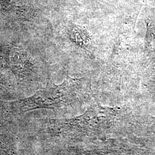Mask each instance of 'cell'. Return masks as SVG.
Segmentation results:
<instances>
[{
  "label": "cell",
  "mask_w": 155,
  "mask_h": 155,
  "mask_svg": "<svg viewBox=\"0 0 155 155\" xmlns=\"http://www.w3.org/2000/svg\"><path fill=\"white\" fill-rule=\"evenodd\" d=\"M68 33L72 43L81 48H87L91 44V39L88 32L79 25H70Z\"/></svg>",
  "instance_id": "cell-4"
},
{
  "label": "cell",
  "mask_w": 155,
  "mask_h": 155,
  "mask_svg": "<svg viewBox=\"0 0 155 155\" xmlns=\"http://www.w3.org/2000/svg\"><path fill=\"white\" fill-rule=\"evenodd\" d=\"M121 112V107L95 106L79 116L54 120L52 127L56 134L66 139L98 137L110 132L119 120Z\"/></svg>",
  "instance_id": "cell-1"
},
{
  "label": "cell",
  "mask_w": 155,
  "mask_h": 155,
  "mask_svg": "<svg viewBox=\"0 0 155 155\" xmlns=\"http://www.w3.org/2000/svg\"><path fill=\"white\" fill-rule=\"evenodd\" d=\"M84 155H147L143 150L127 144L109 143L94 150L83 152Z\"/></svg>",
  "instance_id": "cell-3"
},
{
  "label": "cell",
  "mask_w": 155,
  "mask_h": 155,
  "mask_svg": "<svg viewBox=\"0 0 155 155\" xmlns=\"http://www.w3.org/2000/svg\"><path fill=\"white\" fill-rule=\"evenodd\" d=\"M145 122L150 132L155 134V117H148Z\"/></svg>",
  "instance_id": "cell-5"
},
{
  "label": "cell",
  "mask_w": 155,
  "mask_h": 155,
  "mask_svg": "<svg viewBox=\"0 0 155 155\" xmlns=\"http://www.w3.org/2000/svg\"><path fill=\"white\" fill-rule=\"evenodd\" d=\"M84 79L67 77L59 85H53L38 91L24 100L8 103L6 107L15 113H25L38 109L52 110L66 108L77 102L85 89Z\"/></svg>",
  "instance_id": "cell-2"
}]
</instances>
